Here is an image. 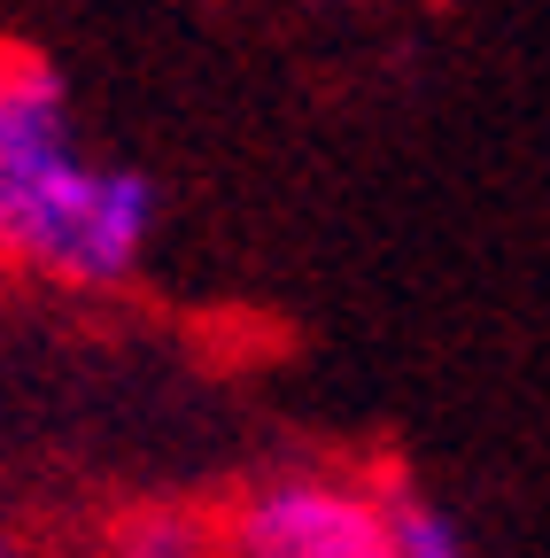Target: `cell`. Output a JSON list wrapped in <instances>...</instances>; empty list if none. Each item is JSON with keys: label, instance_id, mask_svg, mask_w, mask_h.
Returning a JSON list of instances; mask_svg holds the SVG:
<instances>
[{"label": "cell", "instance_id": "obj_1", "mask_svg": "<svg viewBox=\"0 0 550 558\" xmlns=\"http://www.w3.org/2000/svg\"><path fill=\"white\" fill-rule=\"evenodd\" d=\"M156 248V186L86 148L71 86L32 47H0V279L124 295Z\"/></svg>", "mask_w": 550, "mask_h": 558}, {"label": "cell", "instance_id": "obj_2", "mask_svg": "<svg viewBox=\"0 0 550 558\" xmlns=\"http://www.w3.org/2000/svg\"><path fill=\"white\" fill-rule=\"evenodd\" d=\"M218 558H395L388 473L295 458L218 497Z\"/></svg>", "mask_w": 550, "mask_h": 558}, {"label": "cell", "instance_id": "obj_3", "mask_svg": "<svg viewBox=\"0 0 550 558\" xmlns=\"http://www.w3.org/2000/svg\"><path fill=\"white\" fill-rule=\"evenodd\" d=\"M78 558H218V505L194 497H124L94 520Z\"/></svg>", "mask_w": 550, "mask_h": 558}, {"label": "cell", "instance_id": "obj_4", "mask_svg": "<svg viewBox=\"0 0 550 558\" xmlns=\"http://www.w3.org/2000/svg\"><path fill=\"white\" fill-rule=\"evenodd\" d=\"M388 535H395V558H473L465 527L450 505H435L419 481L388 473Z\"/></svg>", "mask_w": 550, "mask_h": 558}, {"label": "cell", "instance_id": "obj_5", "mask_svg": "<svg viewBox=\"0 0 550 558\" xmlns=\"http://www.w3.org/2000/svg\"><path fill=\"white\" fill-rule=\"evenodd\" d=\"M0 558H54L32 527H16V520H0Z\"/></svg>", "mask_w": 550, "mask_h": 558}]
</instances>
